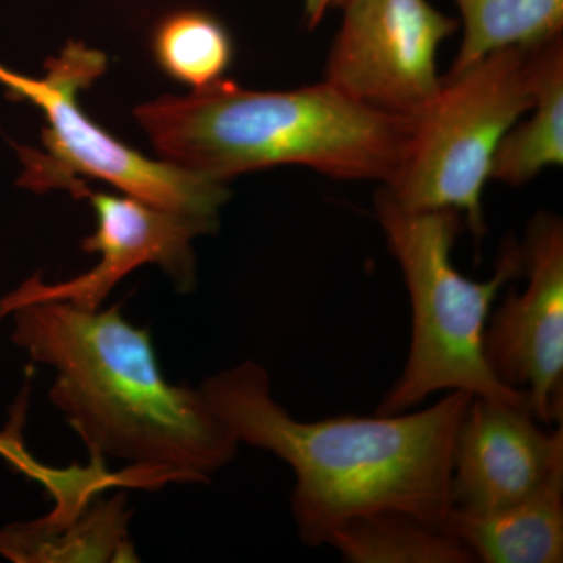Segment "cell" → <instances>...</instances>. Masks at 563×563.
Returning a JSON list of instances; mask_svg holds the SVG:
<instances>
[{"label":"cell","mask_w":563,"mask_h":563,"mask_svg":"<svg viewBox=\"0 0 563 563\" xmlns=\"http://www.w3.org/2000/svg\"><path fill=\"white\" fill-rule=\"evenodd\" d=\"M347 0H303V20L307 27L314 29L332 10H342Z\"/></svg>","instance_id":"e0dca14e"},{"label":"cell","mask_w":563,"mask_h":563,"mask_svg":"<svg viewBox=\"0 0 563 563\" xmlns=\"http://www.w3.org/2000/svg\"><path fill=\"white\" fill-rule=\"evenodd\" d=\"M350 563H474L476 559L442 526L399 510L358 515L325 540Z\"/></svg>","instance_id":"5bb4252c"},{"label":"cell","mask_w":563,"mask_h":563,"mask_svg":"<svg viewBox=\"0 0 563 563\" xmlns=\"http://www.w3.org/2000/svg\"><path fill=\"white\" fill-rule=\"evenodd\" d=\"M128 495L91 501L73 520L38 518L0 529V555L14 563L139 562L129 537Z\"/></svg>","instance_id":"7c38bea8"},{"label":"cell","mask_w":563,"mask_h":563,"mask_svg":"<svg viewBox=\"0 0 563 563\" xmlns=\"http://www.w3.org/2000/svg\"><path fill=\"white\" fill-rule=\"evenodd\" d=\"M16 346L55 369L52 404L92 459H118L163 483H209L239 451L201 388L163 376L150 331L121 306L36 301L11 310Z\"/></svg>","instance_id":"7a4b0ae2"},{"label":"cell","mask_w":563,"mask_h":563,"mask_svg":"<svg viewBox=\"0 0 563 563\" xmlns=\"http://www.w3.org/2000/svg\"><path fill=\"white\" fill-rule=\"evenodd\" d=\"M76 198L88 199L98 218V229L81 242V250L98 252L101 261L74 279L47 284L41 274L18 290L0 298V321L11 310L36 301H65L85 310L101 309L111 290L133 269L157 263L168 273L177 290L190 292L196 282L192 240L217 231L218 222L185 217L158 209L133 196L92 192L87 181Z\"/></svg>","instance_id":"9c48e42d"},{"label":"cell","mask_w":563,"mask_h":563,"mask_svg":"<svg viewBox=\"0 0 563 563\" xmlns=\"http://www.w3.org/2000/svg\"><path fill=\"white\" fill-rule=\"evenodd\" d=\"M199 388L236 442L290 466L292 520L307 547H324L344 521L379 510L443 528L470 393L446 391L428 409L404 413L302 421L273 398L269 374L254 361L222 369Z\"/></svg>","instance_id":"6da1fadb"},{"label":"cell","mask_w":563,"mask_h":563,"mask_svg":"<svg viewBox=\"0 0 563 563\" xmlns=\"http://www.w3.org/2000/svg\"><path fill=\"white\" fill-rule=\"evenodd\" d=\"M542 46L492 52L465 73L443 77L437 98L412 118L398 172L383 185L396 202L457 210L476 239L484 235L493 157L533 106Z\"/></svg>","instance_id":"5b68a950"},{"label":"cell","mask_w":563,"mask_h":563,"mask_svg":"<svg viewBox=\"0 0 563 563\" xmlns=\"http://www.w3.org/2000/svg\"><path fill=\"white\" fill-rule=\"evenodd\" d=\"M376 214L412 306L406 365L376 413L409 412L435 393L454 390L529 409L528 393L499 383L484 354L485 325L495 299L521 277L520 243L509 236L490 279L477 282L459 273L451 258L465 222L457 210L407 209L380 188Z\"/></svg>","instance_id":"277c9868"},{"label":"cell","mask_w":563,"mask_h":563,"mask_svg":"<svg viewBox=\"0 0 563 563\" xmlns=\"http://www.w3.org/2000/svg\"><path fill=\"white\" fill-rule=\"evenodd\" d=\"M506 133L495 152L490 179L521 187L550 166L563 163V40L543 44L539 52L536 99Z\"/></svg>","instance_id":"4fadbf2b"},{"label":"cell","mask_w":563,"mask_h":563,"mask_svg":"<svg viewBox=\"0 0 563 563\" xmlns=\"http://www.w3.org/2000/svg\"><path fill=\"white\" fill-rule=\"evenodd\" d=\"M324 81L395 117L415 118L439 95L440 44L457 21L428 0H347Z\"/></svg>","instance_id":"52a82bcc"},{"label":"cell","mask_w":563,"mask_h":563,"mask_svg":"<svg viewBox=\"0 0 563 563\" xmlns=\"http://www.w3.org/2000/svg\"><path fill=\"white\" fill-rule=\"evenodd\" d=\"M106 68L102 52L74 41L47 62L46 76L41 79L0 65V84L14 98L38 107L47 121L43 133L47 152H22L25 168L20 185L35 191L57 188L74 195L84 177H91L109 181L158 209L218 222L221 207L229 199L224 181L151 161L111 136L81 110L77 96L90 88Z\"/></svg>","instance_id":"8992f818"},{"label":"cell","mask_w":563,"mask_h":563,"mask_svg":"<svg viewBox=\"0 0 563 563\" xmlns=\"http://www.w3.org/2000/svg\"><path fill=\"white\" fill-rule=\"evenodd\" d=\"M162 162L228 181L298 165L340 180L387 185L398 172L412 118L355 101L322 80L291 91H252L218 80L133 111Z\"/></svg>","instance_id":"3957f363"},{"label":"cell","mask_w":563,"mask_h":563,"mask_svg":"<svg viewBox=\"0 0 563 563\" xmlns=\"http://www.w3.org/2000/svg\"><path fill=\"white\" fill-rule=\"evenodd\" d=\"M155 62L172 79L201 90L224 77L233 58L231 33L201 10L166 14L152 35Z\"/></svg>","instance_id":"2e32d148"},{"label":"cell","mask_w":563,"mask_h":563,"mask_svg":"<svg viewBox=\"0 0 563 563\" xmlns=\"http://www.w3.org/2000/svg\"><path fill=\"white\" fill-rule=\"evenodd\" d=\"M563 462V428L523 406L473 396L455 437L451 510L487 515L521 501Z\"/></svg>","instance_id":"30bf717a"},{"label":"cell","mask_w":563,"mask_h":563,"mask_svg":"<svg viewBox=\"0 0 563 563\" xmlns=\"http://www.w3.org/2000/svg\"><path fill=\"white\" fill-rule=\"evenodd\" d=\"M461 11V49L446 77L457 76L488 54L533 47L562 36L563 0H454Z\"/></svg>","instance_id":"9a60e30c"},{"label":"cell","mask_w":563,"mask_h":563,"mask_svg":"<svg viewBox=\"0 0 563 563\" xmlns=\"http://www.w3.org/2000/svg\"><path fill=\"white\" fill-rule=\"evenodd\" d=\"M444 531L468 548L476 562L563 561V462L521 501L487 515L451 510Z\"/></svg>","instance_id":"8fae6325"},{"label":"cell","mask_w":563,"mask_h":563,"mask_svg":"<svg viewBox=\"0 0 563 563\" xmlns=\"http://www.w3.org/2000/svg\"><path fill=\"white\" fill-rule=\"evenodd\" d=\"M525 290L510 287L492 309L485 361L499 383L528 393L543 426L563 422V222L540 211L520 243Z\"/></svg>","instance_id":"ba28073f"}]
</instances>
